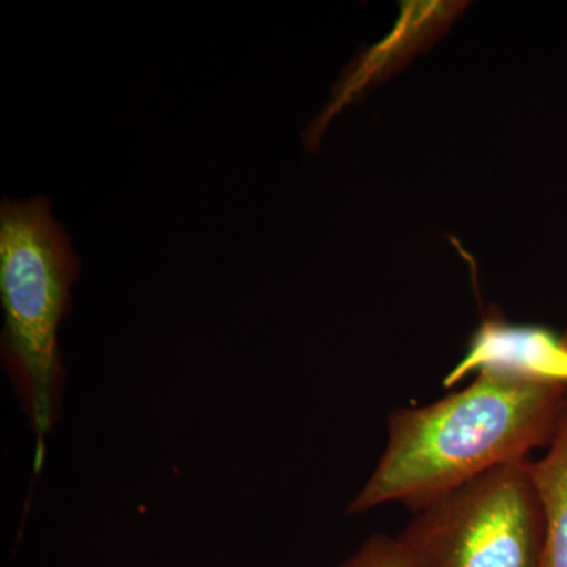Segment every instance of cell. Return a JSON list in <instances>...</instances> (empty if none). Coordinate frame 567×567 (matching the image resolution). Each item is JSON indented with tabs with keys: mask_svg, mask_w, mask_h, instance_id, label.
<instances>
[{
	"mask_svg": "<svg viewBox=\"0 0 567 567\" xmlns=\"http://www.w3.org/2000/svg\"><path fill=\"white\" fill-rule=\"evenodd\" d=\"M395 537L406 567H543L546 520L529 458L415 511Z\"/></svg>",
	"mask_w": 567,
	"mask_h": 567,
	"instance_id": "cell-3",
	"label": "cell"
},
{
	"mask_svg": "<svg viewBox=\"0 0 567 567\" xmlns=\"http://www.w3.org/2000/svg\"><path fill=\"white\" fill-rule=\"evenodd\" d=\"M338 567H406L395 537L375 535Z\"/></svg>",
	"mask_w": 567,
	"mask_h": 567,
	"instance_id": "cell-6",
	"label": "cell"
},
{
	"mask_svg": "<svg viewBox=\"0 0 567 567\" xmlns=\"http://www.w3.org/2000/svg\"><path fill=\"white\" fill-rule=\"evenodd\" d=\"M563 342H565L566 349H567V331L565 334H563Z\"/></svg>",
	"mask_w": 567,
	"mask_h": 567,
	"instance_id": "cell-7",
	"label": "cell"
},
{
	"mask_svg": "<svg viewBox=\"0 0 567 567\" xmlns=\"http://www.w3.org/2000/svg\"><path fill=\"white\" fill-rule=\"evenodd\" d=\"M544 520L543 567H567V401L546 454L529 461Z\"/></svg>",
	"mask_w": 567,
	"mask_h": 567,
	"instance_id": "cell-5",
	"label": "cell"
},
{
	"mask_svg": "<svg viewBox=\"0 0 567 567\" xmlns=\"http://www.w3.org/2000/svg\"><path fill=\"white\" fill-rule=\"evenodd\" d=\"M498 365L567 385V349L563 336L543 327H517L502 316H487L470 342L462 363L446 383H454L473 369Z\"/></svg>",
	"mask_w": 567,
	"mask_h": 567,
	"instance_id": "cell-4",
	"label": "cell"
},
{
	"mask_svg": "<svg viewBox=\"0 0 567 567\" xmlns=\"http://www.w3.org/2000/svg\"><path fill=\"white\" fill-rule=\"evenodd\" d=\"M567 385L487 365L464 390L388 416V442L347 513L390 503L415 511L554 439Z\"/></svg>",
	"mask_w": 567,
	"mask_h": 567,
	"instance_id": "cell-1",
	"label": "cell"
},
{
	"mask_svg": "<svg viewBox=\"0 0 567 567\" xmlns=\"http://www.w3.org/2000/svg\"><path fill=\"white\" fill-rule=\"evenodd\" d=\"M80 262L69 235L51 215L48 197L0 205V297L6 312L2 354L37 440L61 412L63 368L59 327L71 309Z\"/></svg>",
	"mask_w": 567,
	"mask_h": 567,
	"instance_id": "cell-2",
	"label": "cell"
}]
</instances>
